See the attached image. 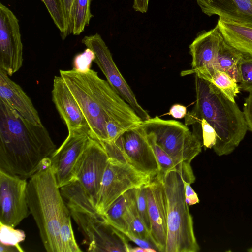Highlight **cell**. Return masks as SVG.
<instances>
[{
  "label": "cell",
  "instance_id": "1",
  "mask_svg": "<svg viewBox=\"0 0 252 252\" xmlns=\"http://www.w3.org/2000/svg\"><path fill=\"white\" fill-rule=\"evenodd\" d=\"M60 75L73 94L89 128L90 136L107 142V126L115 124L126 130L142 124L131 107L92 69L60 70Z\"/></svg>",
  "mask_w": 252,
  "mask_h": 252
},
{
  "label": "cell",
  "instance_id": "2",
  "mask_svg": "<svg viewBox=\"0 0 252 252\" xmlns=\"http://www.w3.org/2000/svg\"><path fill=\"white\" fill-rule=\"evenodd\" d=\"M56 149L42 124L29 122L0 99V170L30 178Z\"/></svg>",
  "mask_w": 252,
  "mask_h": 252
},
{
  "label": "cell",
  "instance_id": "3",
  "mask_svg": "<svg viewBox=\"0 0 252 252\" xmlns=\"http://www.w3.org/2000/svg\"><path fill=\"white\" fill-rule=\"evenodd\" d=\"M196 103L185 117L186 126L206 120L215 129L213 147L218 156L231 153L244 138L248 127L243 111L211 82L195 77Z\"/></svg>",
  "mask_w": 252,
  "mask_h": 252
},
{
  "label": "cell",
  "instance_id": "4",
  "mask_svg": "<svg viewBox=\"0 0 252 252\" xmlns=\"http://www.w3.org/2000/svg\"><path fill=\"white\" fill-rule=\"evenodd\" d=\"M27 199L46 251L63 252L60 229L64 219L70 213L63 201L52 165L38 170L30 178Z\"/></svg>",
  "mask_w": 252,
  "mask_h": 252
},
{
  "label": "cell",
  "instance_id": "5",
  "mask_svg": "<svg viewBox=\"0 0 252 252\" xmlns=\"http://www.w3.org/2000/svg\"><path fill=\"white\" fill-rule=\"evenodd\" d=\"M89 252H129L125 235L99 213L77 180L60 188Z\"/></svg>",
  "mask_w": 252,
  "mask_h": 252
},
{
  "label": "cell",
  "instance_id": "6",
  "mask_svg": "<svg viewBox=\"0 0 252 252\" xmlns=\"http://www.w3.org/2000/svg\"><path fill=\"white\" fill-rule=\"evenodd\" d=\"M164 194L167 237L165 252H197L200 250L193 222L186 201L184 180L176 171L157 175Z\"/></svg>",
  "mask_w": 252,
  "mask_h": 252
},
{
  "label": "cell",
  "instance_id": "7",
  "mask_svg": "<svg viewBox=\"0 0 252 252\" xmlns=\"http://www.w3.org/2000/svg\"><path fill=\"white\" fill-rule=\"evenodd\" d=\"M140 126L145 131L153 134L157 143L172 158L183 180L193 183L195 177L190 163L203 146L198 135L180 122L157 116L143 121Z\"/></svg>",
  "mask_w": 252,
  "mask_h": 252
},
{
  "label": "cell",
  "instance_id": "8",
  "mask_svg": "<svg viewBox=\"0 0 252 252\" xmlns=\"http://www.w3.org/2000/svg\"><path fill=\"white\" fill-rule=\"evenodd\" d=\"M108 156L126 162L153 178L160 171L159 164L140 125L126 130L114 142H100Z\"/></svg>",
  "mask_w": 252,
  "mask_h": 252
},
{
  "label": "cell",
  "instance_id": "9",
  "mask_svg": "<svg viewBox=\"0 0 252 252\" xmlns=\"http://www.w3.org/2000/svg\"><path fill=\"white\" fill-rule=\"evenodd\" d=\"M152 178L126 162L109 157L95 206L97 211L104 215L121 195L129 189L149 183Z\"/></svg>",
  "mask_w": 252,
  "mask_h": 252
},
{
  "label": "cell",
  "instance_id": "10",
  "mask_svg": "<svg viewBox=\"0 0 252 252\" xmlns=\"http://www.w3.org/2000/svg\"><path fill=\"white\" fill-rule=\"evenodd\" d=\"M82 43L91 49L94 54V62L105 76L111 87L134 110L143 121L151 117L138 102L131 88L126 82L116 65L112 54L98 33L86 36Z\"/></svg>",
  "mask_w": 252,
  "mask_h": 252
},
{
  "label": "cell",
  "instance_id": "11",
  "mask_svg": "<svg viewBox=\"0 0 252 252\" xmlns=\"http://www.w3.org/2000/svg\"><path fill=\"white\" fill-rule=\"evenodd\" d=\"M91 139L89 132L85 130L68 133L61 145L50 157L60 188L76 179Z\"/></svg>",
  "mask_w": 252,
  "mask_h": 252
},
{
  "label": "cell",
  "instance_id": "12",
  "mask_svg": "<svg viewBox=\"0 0 252 252\" xmlns=\"http://www.w3.org/2000/svg\"><path fill=\"white\" fill-rule=\"evenodd\" d=\"M26 179L0 170V223L15 227L29 216Z\"/></svg>",
  "mask_w": 252,
  "mask_h": 252
},
{
  "label": "cell",
  "instance_id": "13",
  "mask_svg": "<svg viewBox=\"0 0 252 252\" xmlns=\"http://www.w3.org/2000/svg\"><path fill=\"white\" fill-rule=\"evenodd\" d=\"M23 44L19 20L8 7L0 3V68L9 76L22 67Z\"/></svg>",
  "mask_w": 252,
  "mask_h": 252
},
{
  "label": "cell",
  "instance_id": "14",
  "mask_svg": "<svg viewBox=\"0 0 252 252\" xmlns=\"http://www.w3.org/2000/svg\"><path fill=\"white\" fill-rule=\"evenodd\" d=\"M222 39L217 24L209 31L199 32L189 46L192 57L191 69L182 71L181 75L195 74L210 82L216 70L218 53Z\"/></svg>",
  "mask_w": 252,
  "mask_h": 252
},
{
  "label": "cell",
  "instance_id": "15",
  "mask_svg": "<svg viewBox=\"0 0 252 252\" xmlns=\"http://www.w3.org/2000/svg\"><path fill=\"white\" fill-rule=\"evenodd\" d=\"M109 158L102 144L92 138L75 179L95 206Z\"/></svg>",
  "mask_w": 252,
  "mask_h": 252
},
{
  "label": "cell",
  "instance_id": "16",
  "mask_svg": "<svg viewBox=\"0 0 252 252\" xmlns=\"http://www.w3.org/2000/svg\"><path fill=\"white\" fill-rule=\"evenodd\" d=\"M150 236L158 252H165L167 226L164 194L158 176L146 185Z\"/></svg>",
  "mask_w": 252,
  "mask_h": 252
},
{
  "label": "cell",
  "instance_id": "17",
  "mask_svg": "<svg viewBox=\"0 0 252 252\" xmlns=\"http://www.w3.org/2000/svg\"><path fill=\"white\" fill-rule=\"evenodd\" d=\"M52 98L68 133L80 130L89 133L87 122L79 105L60 75L54 78Z\"/></svg>",
  "mask_w": 252,
  "mask_h": 252
},
{
  "label": "cell",
  "instance_id": "18",
  "mask_svg": "<svg viewBox=\"0 0 252 252\" xmlns=\"http://www.w3.org/2000/svg\"><path fill=\"white\" fill-rule=\"evenodd\" d=\"M205 14L252 27V0H196Z\"/></svg>",
  "mask_w": 252,
  "mask_h": 252
},
{
  "label": "cell",
  "instance_id": "19",
  "mask_svg": "<svg viewBox=\"0 0 252 252\" xmlns=\"http://www.w3.org/2000/svg\"><path fill=\"white\" fill-rule=\"evenodd\" d=\"M0 68V99L5 101L25 119L36 125L42 122L38 111L22 88Z\"/></svg>",
  "mask_w": 252,
  "mask_h": 252
},
{
  "label": "cell",
  "instance_id": "20",
  "mask_svg": "<svg viewBox=\"0 0 252 252\" xmlns=\"http://www.w3.org/2000/svg\"><path fill=\"white\" fill-rule=\"evenodd\" d=\"M224 40L244 55L252 57V27L219 18L217 24Z\"/></svg>",
  "mask_w": 252,
  "mask_h": 252
},
{
  "label": "cell",
  "instance_id": "21",
  "mask_svg": "<svg viewBox=\"0 0 252 252\" xmlns=\"http://www.w3.org/2000/svg\"><path fill=\"white\" fill-rule=\"evenodd\" d=\"M136 189H129L121 195L103 215L107 221L120 232L127 230L124 218L136 200Z\"/></svg>",
  "mask_w": 252,
  "mask_h": 252
},
{
  "label": "cell",
  "instance_id": "22",
  "mask_svg": "<svg viewBox=\"0 0 252 252\" xmlns=\"http://www.w3.org/2000/svg\"><path fill=\"white\" fill-rule=\"evenodd\" d=\"M244 55L222 39L218 53L216 70L229 75L237 83L239 82L238 65Z\"/></svg>",
  "mask_w": 252,
  "mask_h": 252
},
{
  "label": "cell",
  "instance_id": "23",
  "mask_svg": "<svg viewBox=\"0 0 252 252\" xmlns=\"http://www.w3.org/2000/svg\"><path fill=\"white\" fill-rule=\"evenodd\" d=\"M91 0H74L72 10L71 33L79 35L89 25L93 15L91 12Z\"/></svg>",
  "mask_w": 252,
  "mask_h": 252
},
{
  "label": "cell",
  "instance_id": "24",
  "mask_svg": "<svg viewBox=\"0 0 252 252\" xmlns=\"http://www.w3.org/2000/svg\"><path fill=\"white\" fill-rule=\"evenodd\" d=\"M124 220L128 231L138 238L153 243L149 231L138 215L136 200L126 212Z\"/></svg>",
  "mask_w": 252,
  "mask_h": 252
},
{
  "label": "cell",
  "instance_id": "25",
  "mask_svg": "<svg viewBox=\"0 0 252 252\" xmlns=\"http://www.w3.org/2000/svg\"><path fill=\"white\" fill-rule=\"evenodd\" d=\"M218 88L230 100L235 102V98L240 93V88L229 75L225 72L216 70L210 81Z\"/></svg>",
  "mask_w": 252,
  "mask_h": 252
},
{
  "label": "cell",
  "instance_id": "26",
  "mask_svg": "<svg viewBox=\"0 0 252 252\" xmlns=\"http://www.w3.org/2000/svg\"><path fill=\"white\" fill-rule=\"evenodd\" d=\"M45 5L54 23L64 40L69 34L63 4L61 0H41Z\"/></svg>",
  "mask_w": 252,
  "mask_h": 252
},
{
  "label": "cell",
  "instance_id": "27",
  "mask_svg": "<svg viewBox=\"0 0 252 252\" xmlns=\"http://www.w3.org/2000/svg\"><path fill=\"white\" fill-rule=\"evenodd\" d=\"M145 132L147 140L153 150L159 164L160 169L159 172H165L171 170L177 171V167L174 161L169 155L157 143L153 134L152 133Z\"/></svg>",
  "mask_w": 252,
  "mask_h": 252
},
{
  "label": "cell",
  "instance_id": "28",
  "mask_svg": "<svg viewBox=\"0 0 252 252\" xmlns=\"http://www.w3.org/2000/svg\"><path fill=\"white\" fill-rule=\"evenodd\" d=\"M239 88L242 91L252 92V57L244 55L238 65Z\"/></svg>",
  "mask_w": 252,
  "mask_h": 252
},
{
  "label": "cell",
  "instance_id": "29",
  "mask_svg": "<svg viewBox=\"0 0 252 252\" xmlns=\"http://www.w3.org/2000/svg\"><path fill=\"white\" fill-rule=\"evenodd\" d=\"M0 241L7 245H11L21 248L19 243L25 238V232L14 227L0 223Z\"/></svg>",
  "mask_w": 252,
  "mask_h": 252
},
{
  "label": "cell",
  "instance_id": "30",
  "mask_svg": "<svg viewBox=\"0 0 252 252\" xmlns=\"http://www.w3.org/2000/svg\"><path fill=\"white\" fill-rule=\"evenodd\" d=\"M136 204L138 215L150 232V222L148 213L146 185L136 188Z\"/></svg>",
  "mask_w": 252,
  "mask_h": 252
},
{
  "label": "cell",
  "instance_id": "31",
  "mask_svg": "<svg viewBox=\"0 0 252 252\" xmlns=\"http://www.w3.org/2000/svg\"><path fill=\"white\" fill-rule=\"evenodd\" d=\"M94 59V52L87 48L83 52L77 54L75 57L73 62V69L79 71H85L90 69Z\"/></svg>",
  "mask_w": 252,
  "mask_h": 252
},
{
  "label": "cell",
  "instance_id": "32",
  "mask_svg": "<svg viewBox=\"0 0 252 252\" xmlns=\"http://www.w3.org/2000/svg\"><path fill=\"white\" fill-rule=\"evenodd\" d=\"M202 130L203 146L206 148H212L216 144L217 135L215 129L205 120L202 119L199 122Z\"/></svg>",
  "mask_w": 252,
  "mask_h": 252
},
{
  "label": "cell",
  "instance_id": "33",
  "mask_svg": "<svg viewBox=\"0 0 252 252\" xmlns=\"http://www.w3.org/2000/svg\"><path fill=\"white\" fill-rule=\"evenodd\" d=\"M243 110L248 130L252 132V92L245 98Z\"/></svg>",
  "mask_w": 252,
  "mask_h": 252
},
{
  "label": "cell",
  "instance_id": "34",
  "mask_svg": "<svg viewBox=\"0 0 252 252\" xmlns=\"http://www.w3.org/2000/svg\"><path fill=\"white\" fill-rule=\"evenodd\" d=\"M185 194L187 203L189 206L195 205L199 202L198 196L190 186V184L184 180Z\"/></svg>",
  "mask_w": 252,
  "mask_h": 252
},
{
  "label": "cell",
  "instance_id": "35",
  "mask_svg": "<svg viewBox=\"0 0 252 252\" xmlns=\"http://www.w3.org/2000/svg\"><path fill=\"white\" fill-rule=\"evenodd\" d=\"M70 33H71L72 10L74 0H61Z\"/></svg>",
  "mask_w": 252,
  "mask_h": 252
},
{
  "label": "cell",
  "instance_id": "36",
  "mask_svg": "<svg viewBox=\"0 0 252 252\" xmlns=\"http://www.w3.org/2000/svg\"><path fill=\"white\" fill-rule=\"evenodd\" d=\"M187 114V107L180 104H175L171 106L169 111L165 115H169L176 119L185 118Z\"/></svg>",
  "mask_w": 252,
  "mask_h": 252
},
{
  "label": "cell",
  "instance_id": "37",
  "mask_svg": "<svg viewBox=\"0 0 252 252\" xmlns=\"http://www.w3.org/2000/svg\"><path fill=\"white\" fill-rule=\"evenodd\" d=\"M149 0H134L133 8L136 12L146 13L148 10Z\"/></svg>",
  "mask_w": 252,
  "mask_h": 252
},
{
  "label": "cell",
  "instance_id": "38",
  "mask_svg": "<svg viewBox=\"0 0 252 252\" xmlns=\"http://www.w3.org/2000/svg\"><path fill=\"white\" fill-rule=\"evenodd\" d=\"M24 251L22 248L0 242V252H23Z\"/></svg>",
  "mask_w": 252,
  "mask_h": 252
},
{
  "label": "cell",
  "instance_id": "39",
  "mask_svg": "<svg viewBox=\"0 0 252 252\" xmlns=\"http://www.w3.org/2000/svg\"><path fill=\"white\" fill-rule=\"evenodd\" d=\"M146 252L145 250L138 246L137 247L132 248L130 249V252Z\"/></svg>",
  "mask_w": 252,
  "mask_h": 252
},
{
  "label": "cell",
  "instance_id": "40",
  "mask_svg": "<svg viewBox=\"0 0 252 252\" xmlns=\"http://www.w3.org/2000/svg\"><path fill=\"white\" fill-rule=\"evenodd\" d=\"M249 252H252V248L249 249L248 250Z\"/></svg>",
  "mask_w": 252,
  "mask_h": 252
}]
</instances>
